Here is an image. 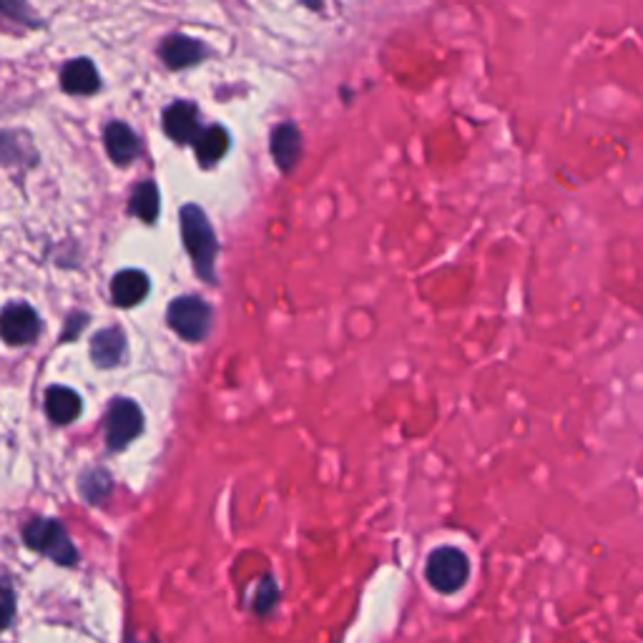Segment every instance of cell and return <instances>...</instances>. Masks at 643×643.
Masks as SVG:
<instances>
[{
	"label": "cell",
	"mask_w": 643,
	"mask_h": 643,
	"mask_svg": "<svg viewBox=\"0 0 643 643\" xmlns=\"http://www.w3.org/2000/svg\"><path fill=\"white\" fill-rule=\"evenodd\" d=\"M181 234H184L186 252L194 262L196 274L206 282H214V262H217L219 244L209 219L199 206L189 204L181 209Z\"/></svg>",
	"instance_id": "6da1fadb"
},
{
	"label": "cell",
	"mask_w": 643,
	"mask_h": 643,
	"mask_svg": "<svg viewBox=\"0 0 643 643\" xmlns=\"http://www.w3.org/2000/svg\"><path fill=\"white\" fill-rule=\"evenodd\" d=\"M427 583L440 593H458L468 583L470 563L463 551L453 546H440L430 553L425 563Z\"/></svg>",
	"instance_id": "7a4b0ae2"
},
{
	"label": "cell",
	"mask_w": 643,
	"mask_h": 643,
	"mask_svg": "<svg viewBox=\"0 0 643 643\" xmlns=\"http://www.w3.org/2000/svg\"><path fill=\"white\" fill-rule=\"evenodd\" d=\"M23 538H26L28 548L46 553L48 558H53V561L61 563V566H73V563H76V548H73L71 538H68L66 530H63L56 520H33V523H28L26 530H23Z\"/></svg>",
	"instance_id": "3957f363"
},
{
	"label": "cell",
	"mask_w": 643,
	"mask_h": 643,
	"mask_svg": "<svg viewBox=\"0 0 643 643\" xmlns=\"http://www.w3.org/2000/svg\"><path fill=\"white\" fill-rule=\"evenodd\" d=\"M211 312L206 302L199 297H179L171 302L169 307V325L179 337L189 342L204 340L206 330H209Z\"/></svg>",
	"instance_id": "277c9868"
},
{
	"label": "cell",
	"mask_w": 643,
	"mask_h": 643,
	"mask_svg": "<svg viewBox=\"0 0 643 643\" xmlns=\"http://www.w3.org/2000/svg\"><path fill=\"white\" fill-rule=\"evenodd\" d=\"M144 430V415L131 400H116L106 415V438L111 450H121L136 440Z\"/></svg>",
	"instance_id": "5b68a950"
},
{
	"label": "cell",
	"mask_w": 643,
	"mask_h": 643,
	"mask_svg": "<svg viewBox=\"0 0 643 643\" xmlns=\"http://www.w3.org/2000/svg\"><path fill=\"white\" fill-rule=\"evenodd\" d=\"M41 332V319L28 304H8L0 312V337L8 345H28Z\"/></svg>",
	"instance_id": "8992f818"
},
{
	"label": "cell",
	"mask_w": 643,
	"mask_h": 643,
	"mask_svg": "<svg viewBox=\"0 0 643 643\" xmlns=\"http://www.w3.org/2000/svg\"><path fill=\"white\" fill-rule=\"evenodd\" d=\"M164 131L176 144H194V139L201 131L196 106L186 101L171 103L169 109L164 111Z\"/></svg>",
	"instance_id": "52a82bcc"
},
{
	"label": "cell",
	"mask_w": 643,
	"mask_h": 643,
	"mask_svg": "<svg viewBox=\"0 0 643 643\" xmlns=\"http://www.w3.org/2000/svg\"><path fill=\"white\" fill-rule=\"evenodd\" d=\"M61 86L68 93H81V96H91L101 88V78H98L96 68L88 58H73L63 66L61 71Z\"/></svg>",
	"instance_id": "ba28073f"
},
{
	"label": "cell",
	"mask_w": 643,
	"mask_h": 643,
	"mask_svg": "<svg viewBox=\"0 0 643 643\" xmlns=\"http://www.w3.org/2000/svg\"><path fill=\"white\" fill-rule=\"evenodd\" d=\"M299 154H302V136L294 124H279L272 131V156L279 169L287 174L297 166Z\"/></svg>",
	"instance_id": "9c48e42d"
},
{
	"label": "cell",
	"mask_w": 643,
	"mask_h": 643,
	"mask_svg": "<svg viewBox=\"0 0 643 643\" xmlns=\"http://www.w3.org/2000/svg\"><path fill=\"white\" fill-rule=\"evenodd\" d=\"M149 294V277L139 269H124L111 282V297L119 307H136Z\"/></svg>",
	"instance_id": "30bf717a"
},
{
	"label": "cell",
	"mask_w": 643,
	"mask_h": 643,
	"mask_svg": "<svg viewBox=\"0 0 643 643\" xmlns=\"http://www.w3.org/2000/svg\"><path fill=\"white\" fill-rule=\"evenodd\" d=\"M106 149H109V156L116 161L119 166L131 164V161L139 156V139H136L134 131L129 129L121 121H114V124L106 126Z\"/></svg>",
	"instance_id": "8fae6325"
},
{
	"label": "cell",
	"mask_w": 643,
	"mask_h": 643,
	"mask_svg": "<svg viewBox=\"0 0 643 643\" xmlns=\"http://www.w3.org/2000/svg\"><path fill=\"white\" fill-rule=\"evenodd\" d=\"M206 56V48L199 41L186 36H171L169 41L161 46V58L169 68H189L196 66L201 58Z\"/></svg>",
	"instance_id": "7c38bea8"
},
{
	"label": "cell",
	"mask_w": 643,
	"mask_h": 643,
	"mask_svg": "<svg viewBox=\"0 0 643 643\" xmlns=\"http://www.w3.org/2000/svg\"><path fill=\"white\" fill-rule=\"evenodd\" d=\"M126 355V337L121 330L98 332L91 342V357L98 367H116L121 365Z\"/></svg>",
	"instance_id": "4fadbf2b"
},
{
	"label": "cell",
	"mask_w": 643,
	"mask_h": 643,
	"mask_svg": "<svg viewBox=\"0 0 643 643\" xmlns=\"http://www.w3.org/2000/svg\"><path fill=\"white\" fill-rule=\"evenodd\" d=\"M46 412L58 425H71L81 415V397L68 387H51L46 395Z\"/></svg>",
	"instance_id": "5bb4252c"
},
{
	"label": "cell",
	"mask_w": 643,
	"mask_h": 643,
	"mask_svg": "<svg viewBox=\"0 0 643 643\" xmlns=\"http://www.w3.org/2000/svg\"><path fill=\"white\" fill-rule=\"evenodd\" d=\"M196 159L201 166H214L229 149V134L222 126H209V129L199 131L194 139Z\"/></svg>",
	"instance_id": "9a60e30c"
},
{
	"label": "cell",
	"mask_w": 643,
	"mask_h": 643,
	"mask_svg": "<svg viewBox=\"0 0 643 643\" xmlns=\"http://www.w3.org/2000/svg\"><path fill=\"white\" fill-rule=\"evenodd\" d=\"M159 209L161 196L154 181H144L141 186H136L134 196H131V211H134V217H139L141 222L146 224H154L156 219H159Z\"/></svg>",
	"instance_id": "2e32d148"
},
{
	"label": "cell",
	"mask_w": 643,
	"mask_h": 643,
	"mask_svg": "<svg viewBox=\"0 0 643 643\" xmlns=\"http://www.w3.org/2000/svg\"><path fill=\"white\" fill-rule=\"evenodd\" d=\"M81 490L91 503H98V500H103L109 495L111 478L103 473V470H91V473L81 480Z\"/></svg>",
	"instance_id": "e0dca14e"
},
{
	"label": "cell",
	"mask_w": 643,
	"mask_h": 643,
	"mask_svg": "<svg viewBox=\"0 0 643 643\" xmlns=\"http://www.w3.org/2000/svg\"><path fill=\"white\" fill-rule=\"evenodd\" d=\"M21 149H18V136L0 134V164H16L21 161Z\"/></svg>",
	"instance_id": "ac0fdd59"
},
{
	"label": "cell",
	"mask_w": 643,
	"mask_h": 643,
	"mask_svg": "<svg viewBox=\"0 0 643 643\" xmlns=\"http://www.w3.org/2000/svg\"><path fill=\"white\" fill-rule=\"evenodd\" d=\"M13 611H16V601H13L11 591H3L0 593V631L13 621Z\"/></svg>",
	"instance_id": "d6986e66"
},
{
	"label": "cell",
	"mask_w": 643,
	"mask_h": 643,
	"mask_svg": "<svg viewBox=\"0 0 643 643\" xmlns=\"http://www.w3.org/2000/svg\"><path fill=\"white\" fill-rule=\"evenodd\" d=\"M269 603H274V583L264 581V588H259V598H257V611L264 613L269 608Z\"/></svg>",
	"instance_id": "ffe728a7"
}]
</instances>
